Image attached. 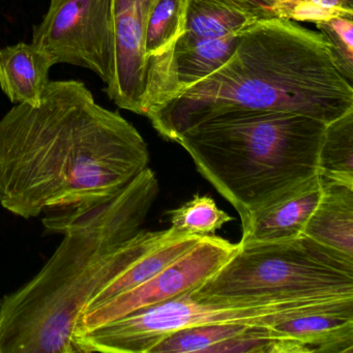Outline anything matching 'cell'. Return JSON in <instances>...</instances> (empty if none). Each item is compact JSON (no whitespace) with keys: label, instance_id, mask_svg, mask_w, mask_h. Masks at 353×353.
I'll use <instances>...</instances> for the list:
<instances>
[{"label":"cell","instance_id":"5b68a950","mask_svg":"<svg viewBox=\"0 0 353 353\" xmlns=\"http://www.w3.org/2000/svg\"><path fill=\"white\" fill-rule=\"evenodd\" d=\"M239 251L201 286L198 299L284 301L353 297V259L301 234L239 243Z\"/></svg>","mask_w":353,"mask_h":353},{"label":"cell","instance_id":"9c48e42d","mask_svg":"<svg viewBox=\"0 0 353 353\" xmlns=\"http://www.w3.org/2000/svg\"><path fill=\"white\" fill-rule=\"evenodd\" d=\"M154 0H110L115 45L114 76L105 88L119 108L143 115L148 85L144 32Z\"/></svg>","mask_w":353,"mask_h":353},{"label":"cell","instance_id":"603a6c76","mask_svg":"<svg viewBox=\"0 0 353 353\" xmlns=\"http://www.w3.org/2000/svg\"><path fill=\"white\" fill-rule=\"evenodd\" d=\"M51 1H57V0H51Z\"/></svg>","mask_w":353,"mask_h":353},{"label":"cell","instance_id":"8fae6325","mask_svg":"<svg viewBox=\"0 0 353 353\" xmlns=\"http://www.w3.org/2000/svg\"><path fill=\"white\" fill-rule=\"evenodd\" d=\"M54 65L36 45L18 43L0 49V88L13 104L38 106Z\"/></svg>","mask_w":353,"mask_h":353},{"label":"cell","instance_id":"7a4b0ae2","mask_svg":"<svg viewBox=\"0 0 353 353\" xmlns=\"http://www.w3.org/2000/svg\"><path fill=\"white\" fill-rule=\"evenodd\" d=\"M159 191L148 167L106 201L43 219L63 239L34 279L0 301V353H80L76 332L86 305L166 233L141 229Z\"/></svg>","mask_w":353,"mask_h":353},{"label":"cell","instance_id":"8992f818","mask_svg":"<svg viewBox=\"0 0 353 353\" xmlns=\"http://www.w3.org/2000/svg\"><path fill=\"white\" fill-rule=\"evenodd\" d=\"M192 291V290H191ZM191 291L76 336L80 353H150L176 330L212 323L272 326L283 320L353 305V297H303L284 301L198 299Z\"/></svg>","mask_w":353,"mask_h":353},{"label":"cell","instance_id":"7c38bea8","mask_svg":"<svg viewBox=\"0 0 353 353\" xmlns=\"http://www.w3.org/2000/svg\"><path fill=\"white\" fill-rule=\"evenodd\" d=\"M322 181L321 198L303 234L353 259V187Z\"/></svg>","mask_w":353,"mask_h":353},{"label":"cell","instance_id":"5bb4252c","mask_svg":"<svg viewBox=\"0 0 353 353\" xmlns=\"http://www.w3.org/2000/svg\"><path fill=\"white\" fill-rule=\"evenodd\" d=\"M239 36L197 39L181 34L171 61L175 96L220 69L234 52Z\"/></svg>","mask_w":353,"mask_h":353},{"label":"cell","instance_id":"ac0fdd59","mask_svg":"<svg viewBox=\"0 0 353 353\" xmlns=\"http://www.w3.org/2000/svg\"><path fill=\"white\" fill-rule=\"evenodd\" d=\"M208 353H310L303 343L272 326L249 325L237 336L212 347Z\"/></svg>","mask_w":353,"mask_h":353},{"label":"cell","instance_id":"44dd1931","mask_svg":"<svg viewBox=\"0 0 353 353\" xmlns=\"http://www.w3.org/2000/svg\"><path fill=\"white\" fill-rule=\"evenodd\" d=\"M353 17V0H283L274 9V18L292 22L325 21Z\"/></svg>","mask_w":353,"mask_h":353},{"label":"cell","instance_id":"ffe728a7","mask_svg":"<svg viewBox=\"0 0 353 353\" xmlns=\"http://www.w3.org/2000/svg\"><path fill=\"white\" fill-rule=\"evenodd\" d=\"M316 28L327 44L332 61L341 75L353 83V17H336L316 22Z\"/></svg>","mask_w":353,"mask_h":353},{"label":"cell","instance_id":"277c9868","mask_svg":"<svg viewBox=\"0 0 353 353\" xmlns=\"http://www.w3.org/2000/svg\"><path fill=\"white\" fill-rule=\"evenodd\" d=\"M325 127L293 113L233 112L188 130L175 142L232 204L245 228L254 212L318 174Z\"/></svg>","mask_w":353,"mask_h":353},{"label":"cell","instance_id":"2e32d148","mask_svg":"<svg viewBox=\"0 0 353 353\" xmlns=\"http://www.w3.org/2000/svg\"><path fill=\"white\" fill-rule=\"evenodd\" d=\"M323 181L353 187V108L326 123L318 154Z\"/></svg>","mask_w":353,"mask_h":353},{"label":"cell","instance_id":"e0dca14e","mask_svg":"<svg viewBox=\"0 0 353 353\" xmlns=\"http://www.w3.org/2000/svg\"><path fill=\"white\" fill-rule=\"evenodd\" d=\"M249 325L212 323L176 330L152 347L150 353H208L212 347L241 334Z\"/></svg>","mask_w":353,"mask_h":353},{"label":"cell","instance_id":"d6986e66","mask_svg":"<svg viewBox=\"0 0 353 353\" xmlns=\"http://www.w3.org/2000/svg\"><path fill=\"white\" fill-rule=\"evenodd\" d=\"M171 227L190 234L208 236L233 220L212 198L195 195L181 208L169 212Z\"/></svg>","mask_w":353,"mask_h":353},{"label":"cell","instance_id":"7402d4cb","mask_svg":"<svg viewBox=\"0 0 353 353\" xmlns=\"http://www.w3.org/2000/svg\"><path fill=\"white\" fill-rule=\"evenodd\" d=\"M257 20L274 18V9L283 0H228Z\"/></svg>","mask_w":353,"mask_h":353},{"label":"cell","instance_id":"30bf717a","mask_svg":"<svg viewBox=\"0 0 353 353\" xmlns=\"http://www.w3.org/2000/svg\"><path fill=\"white\" fill-rule=\"evenodd\" d=\"M322 192L319 174L291 188L252 214L239 243L285 241L303 234Z\"/></svg>","mask_w":353,"mask_h":353},{"label":"cell","instance_id":"4fadbf2b","mask_svg":"<svg viewBox=\"0 0 353 353\" xmlns=\"http://www.w3.org/2000/svg\"><path fill=\"white\" fill-rule=\"evenodd\" d=\"M272 327L301 341L310 353H353V305L283 320Z\"/></svg>","mask_w":353,"mask_h":353},{"label":"cell","instance_id":"52a82bcc","mask_svg":"<svg viewBox=\"0 0 353 353\" xmlns=\"http://www.w3.org/2000/svg\"><path fill=\"white\" fill-rule=\"evenodd\" d=\"M32 44L53 63L90 70L110 85L114 76L115 45L110 0L50 1L44 19L34 26Z\"/></svg>","mask_w":353,"mask_h":353},{"label":"cell","instance_id":"3957f363","mask_svg":"<svg viewBox=\"0 0 353 353\" xmlns=\"http://www.w3.org/2000/svg\"><path fill=\"white\" fill-rule=\"evenodd\" d=\"M353 108V88L336 69L319 32L296 22L258 20L214 73L150 111L165 139L233 112L293 113L328 123Z\"/></svg>","mask_w":353,"mask_h":353},{"label":"cell","instance_id":"6da1fadb","mask_svg":"<svg viewBox=\"0 0 353 353\" xmlns=\"http://www.w3.org/2000/svg\"><path fill=\"white\" fill-rule=\"evenodd\" d=\"M148 163L136 128L78 80L49 82L38 106L0 119V204L21 218L106 201Z\"/></svg>","mask_w":353,"mask_h":353},{"label":"cell","instance_id":"9a60e30c","mask_svg":"<svg viewBox=\"0 0 353 353\" xmlns=\"http://www.w3.org/2000/svg\"><path fill=\"white\" fill-rule=\"evenodd\" d=\"M256 21L228 0H187L181 34L197 39L226 38L241 34Z\"/></svg>","mask_w":353,"mask_h":353},{"label":"cell","instance_id":"ba28073f","mask_svg":"<svg viewBox=\"0 0 353 353\" xmlns=\"http://www.w3.org/2000/svg\"><path fill=\"white\" fill-rule=\"evenodd\" d=\"M239 247V243H230L214 234L204 236L190 251L141 284L96 307L84 310L78 321L76 336L80 332L198 288L214 276Z\"/></svg>","mask_w":353,"mask_h":353}]
</instances>
